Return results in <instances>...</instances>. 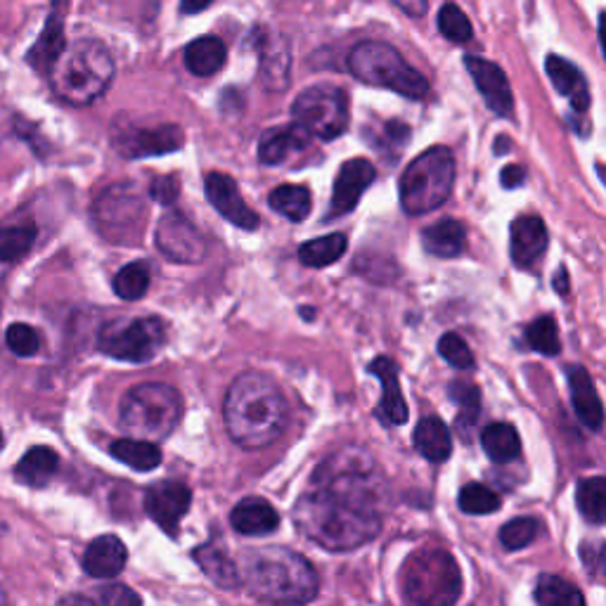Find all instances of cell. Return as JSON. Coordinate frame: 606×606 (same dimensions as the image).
I'll return each mask as SVG.
<instances>
[{
	"label": "cell",
	"instance_id": "1",
	"mask_svg": "<svg viewBox=\"0 0 606 606\" xmlns=\"http://www.w3.org/2000/svg\"><path fill=\"white\" fill-rule=\"evenodd\" d=\"M223 413L227 434L235 444L261 450L280 438L287 422V401L273 376L244 372L227 389Z\"/></svg>",
	"mask_w": 606,
	"mask_h": 606
},
{
	"label": "cell",
	"instance_id": "2",
	"mask_svg": "<svg viewBox=\"0 0 606 606\" xmlns=\"http://www.w3.org/2000/svg\"><path fill=\"white\" fill-rule=\"evenodd\" d=\"M291 517L301 535L330 552L363 547L382 531L380 512L343 502L320 488L304 493L294 504Z\"/></svg>",
	"mask_w": 606,
	"mask_h": 606
},
{
	"label": "cell",
	"instance_id": "3",
	"mask_svg": "<svg viewBox=\"0 0 606 606\" xmlns=\"http://www.w3.org/2000/svg\"><path fill=\"white\" fill-rule=\"evenodd\" d=\"M240 583L268 604H306L318 597V573L304 554L287 547H258L240 556Z\"/></svg>",
	"mask_w": 606,
	"mask_h": 606
},
{
	"label": "cell",
	"instance_id": "4",
	"mask_svg": "<svg viewBox=\"0 0 606 606\" xmlns=\"http://www.w3.org/2000/svg\"><path fill=\"white\" fill-rule=\"evenodd\" d=\"M47 78L60 100L74 107H88L103 97L114 78L111 53L100 41L78 39L62 47L47 70Z\"/></svg>",
	"mask_w": 606,
	"mask_h": 606
},
{
	"label": "cell",
	"instance_id": "5",
	"mask_svg": "<svg viewBox=\"0 0 606 606\" xmlns=\"http://www.w3.org/2000/svg\"><path fill=\"white\" fill-rule=\"evenodd\" d=\"M313 488L374 512H380L389 493L386 479L374 457L368 450L353 446L327 457L313 474Z\"/></svg>",
	"mask_w": 606,
	"mask_h": 606
},
{
	"label": "cell",
	"instance_id": "6",
	"mask_svg": "<svg viewBox=\"0 0 606 606\" xmlns=\"http://www.w3.org/2000/svg\"><path fill=\"white\" fill-rule=\"evenodd\" d=\"M183 417L180 393L161 382H147L130 389L119 407L121 429L145 440H161L173 434Z\"/></svg>",
	"mask_w": 606,
	"mask_h": 606
},
{
	"label": "cell",
	"instance_id": "7",
	"mask_svg": "<svg viewBox=\"0 0 606 606\" xmlns=\"http://www.w3.org/2000/svg\"><path fill=\"white\" fill-rule=\"evenodd\" d=\"M349 72L374 88H389L411 100L429 95V81L405 62L396 47L382 41L358 43L349 55Z\"/></svg>",
	"mask_w": 606,
	"mask_h": 606
},
{
	"label": "cell",
	"instance_id": "8",
	"mask_svg": "<svg viewBox=\"0 0 606 606\" xmlns=\"http://www.w3.org/2000/svg\"><path fill=\"white\" fill-rule=\"evenodd\" d=\"M455 157L438 145L422 152L401 176V206L407 216H422L444 204L455 185Z\"/></svg>",
	"mask_w": 606,
	"mask_h": 606
},
{
	"label": "cell",
	"instance_id": "9",
	"mask_svg": "<svg viewBox=\"0 0 606 606\" xmlns=\"http://www.w3.org/2000/svg\"><path fill=\"white\" fill-rule=\"evenodd\" d=\"M403 595L411 604L448 606L463 595V573L446 550L413 554L403 568Z\"/></svg>",
	"mask_w": 606,
	"mask_h": 606
},
{
	"label": "cell",
	"instance_id": "10",
	"mask_svg": "<svg viewBox=\"0 0 606 606\" xmlns=\"http://www.w3.org/2000/svg\"><path fill=\"white\" fill-rule=\"evenodd\" d=\"M294 124L306 128L320 140H334L347 134L351 121L349 95L332 84H318L306 88L291 105Z\"/></svg>",
	"mask_w": 606,
	"mask_h": 606
},
{
	"label": "cell",
	"instance_id": "11",
	"mask_svg": "<svg viewBox=\"0 0 606 606\" xmlns=\"http://www.w3.org/2000/svg\"><path fill=\"white\" fill-rule=\"evenodd\" d=\"M163 343H167V325L161 318L114 320L97 337L100 351L124 363H147L163 349Z\"/></svg>",
	"mask_w": 606,
	"mask_h": 606
},
{
	"label": "cell",
	"instance_id": "12",
	"mask_svg": "<svg viewBox=\"0 0 606 606\" xmlns=\"http://www.w3.org/2000/svg\"><path fill=\"white\" fill-rule=\"evenodd\" d=\"M145 202L136 185L119 183L107 188L93 206L100 233L111 242H138L145 227Z\"/></svg>",
	"mask_w": 606,
	"mask_h": 606
},
{
	"label": "cell",
	"instance_id": "13",
	"mask_svg": "<svg viewBox=\"0 0 606 606\" xmlns=\"http://www.w3.org/2000/svg\"><path fill=\"white\" fill-rule=\"evenodd\" d=\"M155 240L159 252L176 264H200L206 256L202 233L178 211H169L159 219Z\"/></svg>",
	"mask_w": 606,
	"mask_h": 606
},
{
	"label": "cell",
	"instance_id": "14",
	"mask_svg": "<svg viewBox=\"0 0 606 606\" xmlns=\"http://www.w3.org/2000/svg\"><path fill=\"white\" fill-rule=\"evenodd\" d=\"M183 130L173 124L155 126V128H128L114 136V145L126 159L159 157L169 155L183 147Z\"/></svg>",
	"mask_w": 606,
	"mask_h": 606
},
{
	"label": "cell",
	"instance_id": "15",
	"mask_svg": "<svg viewBox=\"0 0 606 606\" xmlns=\"http://www.w3.org/2000/svg\"><path fill=\"white\" fill-rule=\"evenodd\" d=\"M192 493L190 488L178 481H159L145 493V512L161 531L169 535L178 533L180 519L190 512Z\"/></svg>",
	"mask_w": 606,
	"mask_h": 606
},
{
	"label": "cell",
	"instance_id": "16",
	"mask_svg": "<svg viewBox=\"0 0 606 606\" xmlns=\"http://www.w3.org/2000/svg\"><path fill=\"white\" fill-rule=\"evenodd\" d=\"M376 169L374 163L368 159H349L347 163H341V169L334 180V190H332V202H330V214H327V221L347 216L355 209L360 202L363 192L374 183Z\"/></svg>",
	"mask_w": 606,
	"mask_h": 606
},
{
	"label": "cell",
	"instance_id": "17",
	"mask_svg": "<svg viewBox=\"0 0 606 606\" xmlns=\"http://www.w3.org/2000/svg\"><path fill=\"white\" fill-rule=\"evenodd\" d=\"M204 192L206 200L214 204V209L225 221L237 225L240 231H256L261 221L256 211L242 200L235 178L225 173H209L204 180Z\"/></svg>",
	"mask_w": 606,
	"mask_h": 606
},
{
	"label": "cell",
	"instance_id": "18",
	"mask_svg": "<svg viewBox=\"0 0 606 606\" xmlns=\"http://www.w3.org/2000/svg\"><path fill=\"white\" fill-rule=\"evenodd\" d=\"M465 67H467L469 76L474 78V84H477L479 93L483 95L488 109L496 111L498 117H512V111H514L512 88H510V81H507L504 72L498 67V64L488 62L483 57L467 55Z\"/></svg>",
	"mask_w": 606,
	"mask_h": 606
},
{
	"label": "cell",
	"instance_id": "19",
	"mask_svg": "<svg viewBox=\"0 0 606 606\" xmlns=\"http://www.w3.org/2000/svg\"><path fill=\"white\" fill-rule=\"evenodd\" d=\"M308 145L310 134L299 124L270 128L258 140V159L268 163V167H277V163H285L291 155L308 150Z\"/></svg>",
	"mask_w": 606,
	"mask_h": 606
},
{
	"label": "cell",
	"instance_id": "20",
	"mask_svg": "<svg viewBox=\"0 0 606 606\" xmlns=\"http://www.w3.org/2000/svg\"><path fill=\"white\" fill-rule=\"evenodd\" d=\"M547 227L540 216H519L512 223V258L519 268H529L547 249Z\"/></svg>",
	"mask_w": 606,
	"mask_h": 606
},
{
	"label": "cell",
	"instance_id": "21",
	"mask_svg": "<svg viewBox=\"0 0 606 606\" xmlns=\"http://www.w3.org/2000/svg\"><path fill=\"white\" fill-rule=\"evenodd\" d=\"M128 562V550L117 535H100L86 547L84 568L93 578L119 576Z\"/></svg>",
	"mask_w": 606,
	"mask_h": 606
},
{
	"label": "cell",
	"instance_id": "22",
	"mask_svg": "<svg viewBox=\"0 0 606 606\" xmlns=\"http://www.w3.org/2000/svg\"><path fill=\"white\" fill-rule=\"evenodd\" d=\"M568 389L573 398V411L589 432H599L604 424V405L599 401V393L595 389L593 376L583 368L568 370Z\"/></svg>",
	"mask_w": 606,
	"mask_h": 606
},
{
	"label": "cell",
	"instance_id": "23",
	"mask_svg": "<svg viewBox=\"0 0 606 606\" xmlns=\"http://www.w3.org/2000/svg\"><path fill=\"white\" fill-rule=\"evenodd\" d=\"M368 370L374 376H380L382 386H384V396H382V405H380V413H382L384 422H389V424H405L407 415H411V413H407V403L403 398L396 363H393L391 358L382 355V358H374Z\"/></svg>",
	"mask_w": 606,
	"mask_h": 606
},
{
	"label": "cell",
	"instance_id": "24",
	"mask_svg": "<svg viewBox=\"0 0 606 606\" xmlns=\"http://www.w3.org/2000/svg\"><path fill=\"white\" fill-rule=\"evenodd\" d=\"M545 70H547V76L554 84V88L560 91L564 97H568L573 109L581 114L589 109L587 81L576 64H571L568 60H564L560 55H550L545 60Z\"/></svg>",
	"mask_w": 606,
	"mask_h": 606
},
{
	"label": "cell",
	"instance_id": "25",
	"mask_svg": "<svg viewBox=\"0 0 606 606\" xmlns=\"http://www.w3.org/2000/svg\"><path fill=\"white\" fill-rule=\"evenodd\" d=\"M231 523L242 535H268L280 527V514L264 498H244L233 510Z\"/></svg>",
	"mask_w": 606,
	"mask_h": 606
},
{
	"label": "cell",
	"instance_id": "26",
	"mask_svg": "<svg viewBox=\"0 0 606 606\" xmlns=\"http://www.w3.org/2000/svg\"><path fill=\"white\" fill-rule=\"evenodd\" d=\"M467 242V231L460 221L444 219L429 227H424L422 244L432 256L438 258H455L460 256Z\"/></svg>",
	"mask_w": 606,
	"mask_h": 606
},
{
	"label": "cell",
	"instance_id": "27",
	"mask_svg": "<svg viewBox=\"0 0 606 606\" xmlns=\"http://www.w3.org/2000/svg\"><path fill=\"white\" fill-rule=\"evenodd\" d=\"M57 467H60V455L53 448L34 446L22 455V460L18 463V467H14V477L31 488H43L55 477Z\"/></svg>",
	"mask_w": 606,
	"mask_h": 606
},
{
	"label": "cell",
	"instance_id": "28",
	"mask_svg": "<svg viewBox=\"0 0 606 606\" xmlns=\"http://www.w3.org/2000/svg\"><path fill=\"white\" fill-rule=\"evenodd\" d=\"M415 448L429 463H446L453 453V438L444 419L424 417L415 429Z\"/></svg>",
	"mask_w": 606,
	"mask_h": 606
},
{
	"label": "cell",
	"instance_id": "29",
	"mask_svg": "<svg viewBox=\"0 0 606 606\" xmlns=\"http://www.w3.org/2000/svg\"><path fill=\"white\" fill-rule=\"evenodd\" d=\"M227 57L225 43L219 36H202L194 39L185 47V67L194 76H214L223 70Z\"/></svg>",
	"mask_w": 606,
	"mask_h": 606
},
{
	"label": "cell",
	"instance_id": "30",
	"mask_svg": "<svg viewBox=\"0 0 606 606\" xmlns=\"http://www.w3.org/2000/svg\"><path fill=\"white\" fill-rule=\"evenodd\" d=\"M194 562L202 566L204 576L223 589H235L240 585L237 564L219 545H200L194 550Z\"/></svg>",
	"mask_w": 606,
	"mask_h": 606
},
{
	"label": "cell",
	"instance_id": "31",
	"mask_svg": "<svg viewBox=\"0 0 606 606\" xmlns=\"http://www.w3.org/2000/svg\"><path fill=\"white\" fill-rule=\"evenodd\" d=\"M67 45L64 43V24H62V10H53L51 18L45 22V29L41 39L36 41V45L31 47V53L26 55V60L34 64V67L43 74H47V70L53 67V62L57 60V55L62 53V47Z\"/></svg>",
	"mask_w": 606,
	"mask_h": 606
},
{
	"label": "cell",
	"instance_id": "32",
	"mask_svg": "<svg viewBox=\"0 0 606 606\" xmlns=\"http://www.w3.org/2000/svg\"><path fill=\"white\" fill-rule=\"evenodd\" d=\"M114 460L124 463L136 471H152L161 465V450L155 440L145 438H119L111 444Z\"/></svg>",
	"mask_w": 606,
	"mask_h": 606
},
{
	"label": "cell",
	"instance_id": "33",
	"mask_svg": "<svg viewBox=\"0 0 606 606\" xmlns=\"http://www.w3.org/2000/svg\"><path fill=\"white\" fill-rule=\"evenodd\" d=\"M481 446L496 465L512 463L521 453V440H519L517 429L512 427V424H504V422L488 424L481 434Z\"/></svg>",
	"mask_w": 606,
	"mask_h": 606
},
{
	"label": "cell",
	"instance_id": "34",
	"mask_svg": "<svg viewBox=\"0 0 606 606\" xmlns=\"http://www.w3.org/2000/svg\"><path fill=\"white\" fill-rule=\"evenodd\" d=\"M347 235L332 233L327 237H318L304 242L299 247V261L308 268H327L332 266L334 261H339L343 254H347Z\"/></svg>",
	"mask_w": 606,
	"mask_h": 606
},
{
	"label": "cell",
	"instance_id": "35",
	"mask_svg": "<svg viewBox=\"0 0 606 606\" xmlns=\"http://www.w3.org/2000/svg\"><path fill=\"white\" fill-rule=\"evenodd\" d=\"M270 209L294 223L308 219L313 196L306 185H280L270 192Z\"/></svg>",
	"mask_w": 606,
	"mask_h": 606
},
{
	"label": "cell",
	"instance_id": "36",
	"mask_svg": "<svg viewBox=\"0 0 606 606\" xmlns=\"http://www.w3.org/2000/svg\"><path fill=\"white\" fill-rule=\"evenodd\" d=\"M535 602L543 606H581L585 597L578 587H573L564 578L545 573V576L538 578Z\"/></svg>",
	"mask_w": 606,
	"mask_h": 606
},
{
	"label": "cell",
	"instance_id": "37",
	"mask_svg": "<svg viewBox=\"0 0 606 606\" xmlns=\"http://www.w3.org/2000/svg\"><path fill=\"white\" fill-rule=\"evenodd\" d=\"M576 502L585 521L602 523L606 512V481L604 477L583 479L576 488Z\"/></svg>",
	"mask_w": 606,
	"mask_h": 606
},
{
	"label": "cell",
	"instance_id": "38",
	"mask_svg": "<svg viewBox=\"0 0 606 606\" xmlns=\"http://www.w3.org/2000/svg\"><path fill=\"white\" fill-rule=\"evenodd\" d=\"M448 393L453 403L457 405V424L467 434L474 424L479 419L481 413V391L479 386L467 384V382H455L448 386Z\"/></svg>",
	"mask_w": 606,
	"mask_h": 606
},
{
	"label": "cell",
	"instance_id": "39",
	"mask_svg": "<svg viewBox=\"0 0 606 606\" xmlns=\"http://www.w3.org/2000/svg\"><path fill=\"white\" fill-rule=\"evenodd\" d=\"M147 289H150V268L142 261L124 266L117 277H114V291L124 301H138L142 299Z\"/></svg>",
	"mask_w": 606,
	"mask_h": 606
},
{
	"label": "cell",
	"instance_id": "40",
	"mask_svg": "<svg viewBox=\"0 0 606 606\" xmlns=\"http://www.w3.org/2000/svg\"><path fill=\"white\" fill-rule=\"evenodd\" d=\"M36 242V227L34 225H14V227H0V261L3 264H12L26 256Z\"/></svg>",
	"mask_w": 606,
	"mask_h": 606
},
{
	"label": "cell",
	"instance_id": "41",
	"mask_svg": "<svg viewBox=\"0 0 606 606\" xmlns=\"http://www.w3.org/2000/svg\"><path fill=\"white\" fill-rule=\"evenodd\" d=\"M527 343L543 355H556L562 351V341H560V327H556L552 316L538 318L527 327Z\"/></svg>",
	"mask_w": 606,
	"mask_h": 606
},
{
	"label": "cell",
	"instance_id": "42",
	"mask_svg": "<svg viewBox=\"0 0 606 606\" xmlns=\"http://www.w3.org/2000/svg\"><path fill=\"white\" fill-rule=\"evenodd\" d=\"M500 496L493 488H488L483 483H467L460 490V510L465 514H490L500 510Z\"/></svg>",
	"mask_w": 606,
	"mask_h": 606
},
{
	"label": "cell",
	"instance_id": "43",
	"mask_svg": "<svg viewBox=\"0 0 606 606\" xmlns=\"http://www.w3.org/2000/svg\"><path fill=\"white\" fill-rule=\"evenodd\" d=\"M538 533H540V521L538 519L519 517V519H512L510 523H504L502 531H500V543L504 545V550L517 552V550L529 547L533 540L538 538Z\"/></svg>",
	"mask_w": 606,
	"mask_h": 606
},
{
	"label": "cell",
	"instance_id": "44",
	"mask_svg": "<svg viewBox=\"0 0 606 606\" xmlns=\"http://www.w3.org/2000/svg\"><path fill=\"white\" fill-rule=\"evenodd\" d=\"M438 29H440V34H444L453 43H467L474 36V29H471L469 18H467V14L460 8L453 6V3H446L444 8H440V12H438Z\"/></svg>",
	"mask_w": 606,
	"mask_h": 606
},
{
	"label": "cell",
	"instance_id": "45",
	"mask_svg": "<svg viewBox=\"0 0 606 606\" xmlns=\"http://www.w3.org/2000/svg\"><path fill=\"white\" fill-rule=\"evenodd\" d=\"M6 343L14 355L31 358V355H36L41 349V337L34 327H29L24 322H14L8 327Z\"/></svg>",
	"mask_w": 606,
	"mask_h": 606
},
{
	"label": "cell",
	"instance_id": "46",
	"mask_svg": "<svg viewBox=\"0 0 606 606\" xmlns=\"http://www.w3.org/2000/svg\"><path fill=\"white\" fill-rule=\"evenodd\" d=\"M438 353L444 355V360H448L455 370H471L474 365H477V360H474V353L469 351L467 341L455 332H448L440 337Z\"/></svg>",
	"mask_w": 606,
	"mask_h": 606
},
{
	"label": "cell",
	"instance_id": "47",
	"mask_svg": "<svg viewBox=\"0 0 606 606\" xmlns=\"http://www.w3.org/2000/svg\"><path fill=\"white\" fill-rule=\"evenodd\" d=\"M180 194V183L176 176H159L152 180L150 185V196L155 202L163 204V206H171Z\"/></svg>",
	"mask_w": 606,
	"mask_h": 606
},
{
	"label": "cell",
	"instance_id": "48",
	"mask_svg": "<svg viewBox=\"0 0 606 606\" xmlns=\"http://www.w3.org/2000/svg\"><path fill=\"white\" fill-rule=\"evenodd\" d=\"M100 602L109 606H124V604H140L142 599L126 585H109L100 593Z\"/></svg>",
	"mask_w": 606,
	"mask_h": 606
},
{
	"label": "cell",
	"instance_id": "49",
	"mask_svg": "<svg viewBox=\"0 0 606 606\" xmlns=\"http://www.w3.org/2000/svg\"><path fill=\"white\" fill-rule=\"evenodd\" d=\"M500 183L507 190H517L523 183H527V171H523L519 163H512V167H504L500 173Z\"/></svg>",
	"mask_w": 606,
	"mask_h": 606
},
{
	"label": "cell",
	"instance_id": "50",
	"mask_svg": "<svg viewBox=\"0 0 606 606\" xmlns=\"http://www.w3.org/2000/svg\"><path fill=\"white\" fill-rule=\"evenodd\" d=\"M393 6H398L405 14H411V18H422V14H427L429 0H391Z\"/></svg>",
	"mask_w": 606,
	"mask_h": 606
},
{
	"label": "cell",
	"instance_id": "51",
	"mask_svg": "<svg viewBox=\"0 0 606 606\" xmlns=\"http://www.w3.org/2000/svg\"><path fill=\"white\" fill-rule=\"evenodd\" d=\"M583 562H585V566L589 568V571H599L602 568V564H604V550H602V545L597 543L595 547H589V545H583Z\"/></svg>",
	"mask_w": 606,
	"mask_h": 606
},
{
	"label": "cell",
	"instance_id": "52",
	"mask_svg": "<svg viewBox=\"0 0 606 606\" xmlns=\"http://www.w3.org/2000/svg\"><path fill=\"white\" fill-rule=\"evenodd\" d=\"M211 3H214V0H180V10H183L185 14H200Z\"/></svg>",
	"mask_w": 606,
	"mask_h": 606
},
{
	"label": "cell",
	"instance_id": "53",
	"mask_svg": "<svg viewBox=\"0 0 606 606\" xmlns=\"http://www.w3.org/2000/svg\"><path fill=\"white\" fill-rule=\"evenodd\" d=\"M554 285H556V291H560V294H564L568 287V283H566V270L564 268H560V273H556V277H554Z\"/></svg>",
	"mask_w": 606,
	"mask_h": 606
},
{
	"label": "cell",
	"instance_id": "54",
	"mask_svg": "<svg viewBox=\"0 0 606 606\" xmlns=\"http://www.w3.org/2000/svg\"><path fill=\"white\" fill-rule=\"evenodd\" d=\"M504 147H507V140H504V138H500V140H498V152H500V155H502Z\"/></svg>",
	"mask_w": 606,
	"mask_h": 606
},
{
	"label": "cell",
	"instance_id": "55",
	"mask_svg": "<svg viewBox=\"0 0 606 606\" xmlns=\"http://www.w3.org/2000/svg\"><path fill=\"white\" fill-rule=\"evenodd\" d=\"M8 602V595H6V589L0 587V604H6Z\"/></svg>",
	"mask_w": 606,
	"mask_h": 606
},
{
	"label": "cell",
	"instance_id": "56",
	"mask_svg": "<svg viewBox=\"0 0 606 606\" xmlns=\"http://www.w3.org/2000/svg\"><path fill=\"white\" fill-rule=\"evenodd\" d=\"M3 444H6V440H3V432H0V450H3Z\"/></svg>",
	"mask_w": 606,
	"mask_h": 606
}]
</instances>
